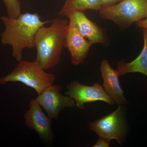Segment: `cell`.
I'll return each instance as SVG.
<instances>
[{
	"label": "cell",
	"mask_w": 147,
	"mask_h": 147,
	"mask_svg": "<svg viewBox=\"0 0 147 147\" xmlns=\"http://www.w3.org/2000/svg\"><path fill=\"white\" fill-rule=\"evenodd\" d=\"M122 1L123 0H100V2L102 7H103L113 5Z\"/></svg>",
	"instance_id": "cell-16"
},
{
	"label": "cell",
	"mask_w": 147,
	"mask_h": 147,
	"mask_svg": "<svg viewBox=\"0 0 147 147\" xmlns=\"http://www.w3.org/2000/svg\"><path fill=\"white\" fill-rule=\"evenodd\" d=\"M89 127L99 137L110 140L115 139L119 144L122 145L127 128L124 110L121 105H119L118 108L113 113L90 123Z\"/></svg>",
	"instance_id": "cell-5"
},
{
	"label": "cell",
	"mask_w": 147,
	"mask_h": 147,
	"mask_svg": "<svg viewBox=\"0 0 147 147\" xmlns=\"http://www.w3.org/2000/svg\"><path fill=\"white\" fill-rule=\"evenodd\" d=\"M61 85H52L38 95L36 100L52 119H57L63 108H73L76 105L73 98L61 93Z\"/></svg>",
	"instance_id": "cell-7"
},
{
	"label": "cell",
	"mask_w": 147,
	"mask_h": 147,
	"mask_svg": "<svg viewBox=\"0 0 147 147\" xmlns=\"http://www.w3.org/2000/svg\"><path fill=\"white\" fill-rule=\"evenodd\" d=\"M102 7L100 0H65L59 15L69 10L85 11L87 9L100 11Z\"/></svg>",
	"instance_id": "cell-13"
},
{
	"label": "cell",
	"mask_w": 147,
	"mask_h": 147,
	"mask_svg": "<svg viewBox=\"0 0 147 147\" xmlns=\"http://www.w3.org/2000/svg\"><path fill=\"white\" fill-rule=\"evenodd\" d=\"M65 94L73 98L80 109H84L85 103L95 101H104L111 105L116 103L105 91L103 86L98 83H94L91 86L74 81L69 84Z\"/></svg>",
	"instance_id": "cell-6"
},
{
	"label": "cell",
	"mask_w": 147,
	"mask_h": 147,
	"mask_svg": "<svg viewBox=\"0 0 147 147\" xmlns=\"http://www.w3.org/2000/svg\"><path fill=\"white\" fill-rule=\"evenodd\" d=\"M15 69L7 76L0 77V85L7 82H19L31 88L39 94L56 80L54 74L48 73L35 60L18 62Z\"/></svg>",
	"instance_id": "cell-3"
},
{
	"label": "cell",
	"mask_w": 147,
	"mask_h": 147,
	"mask_svg": "<svg viewBox=\"0 0 147 147\" xmlns=\"http://www.w3.org/2000/svg\"><path fill=\"white\" fill-rule=\"evenodd\" d=\"M1 19L5 29L1 33V41L12 49V56L17 61L23 60L26 48L34 47L35 35L38 29L53 20L42 21L38 13H21L17 18L2 16Z\"/></svg>",
	"instance_id": "cell-1"
},
{
	"label": "cell",
	"mask_w": 147,
	"mask_h": 147,
	"mask_svg": "<svg viewBox=\"0 0 147 147\" xmlns=\"http://www.w3.org/2000/svg\"><path fill=\"white\" fill-rule=\"evenodd\" d=\"M24 118L26 125L36 132L42 142L50 143L53 141V119L43 113L42 107L36 99L31 100L29 110L24 114Z\"/></svg>",
	"instance_id": "cell-8"
},
{
	"label": "cell",
	"mask_w": 147,
	"mask_h": 147,
	"mask_svg": "<svg viewBox=\"0 0 147 147\" xmlns=\"http://www.w3.org/2000/svg\"><path fill=\"white\" fill-rule=\"evenodd\" d=\"M92 44L80 34L75 24L69 21L66 30L64 47L69 51L72 64L77 65L83 63Z\"/></svg>",
	"instance_id": "cell-9"
},
{
	"label": "cell",
	"mask_w": 147,
	"mask_h": 147,
	"mask_svg": "<svg viewBox=\"0 0 147 147\" xmlns=\"http://www.w3.org/2000/svg\"><path fill=\"white\" fill-rule=\"evenodd\" d=\"M101 18L127 28L147 17V0H123L113 5L103 7L99 11Z\"/></svg>",
	"instance_id": "cell-4"
},
{
	"label": "cell",
	"mask_w": 147,
	"mask_h": 147,
	"mask_svg": "<svg viewBox=\"0 0 147 147\" xmlns=\"http://www.w3.org/2000/svg\"><path fill=\"white\" fill-rule=\"evenodd\" d=\"M6 8L7 16L17 18L21 14V3L19 0H2Z\"/></svg>",
	"instance_id": "cell-14"
},
{
	"label": "cell",
	"mask_w": 147,
	"mask_h": 147,
	"mask_svg": "<svg viewBox=\"0 0 147 147\" xmlns=\"http://www.w3.org/2000/svg\"><path fill=\"white\" fill-rule=\"evenodd\" d=\"M137 26L139 28L147 29V17L137 23Z\"/></svg>",
	"instance_id": "cell-17"
},
{
	"label": "cell",
	"mask_w": 147,
	"mask_h": 147,
	"mask_svg": "<svg viewBox=\"0 0 147 147\" xmlns=\"http://www.w3.org/2000/svg\"><path fill=\"white\" fill-rule=\"evenodd\" d=\"M19 1H20V0H19Z\"/></svg>",
	"instance_id": "cell-18"
},
{
	"label": "cell",
	"mask_w": 147,
	"mask_h": 147,
	"mask_svg": "<svg viewBox=\"0 0 147 147\" xmlns=\"http://www.w3.org/2000/svg\"><path fill=\"white\" fill-rule=\"evenodd\" d=\"M144 45L142 52L136 59L130 63L121 61L117 70L119 76L127 74L139 72L147 76V29H143Z\"/></svg>",
	"instance_id": "cell-12"
},
{
	"label": "cell",
	"mask_w": 147,
	"mask_h": 147,
	"mask_svg": "<svg viewBox=\"0 0 147 147\" xmlns=\"http://www.w3.org/2000/svg\"><path fill=\"white\" fill-rule=\"evenodd\" d=\"M111 140L99 137L93 147H109Z\"/></svg>",
	"instance_id": "cell-15"
},
{
	"label": "cell",
	"mask_w": 147,
	"mask_h": 147,
	"mask_svg": "<svg viewBox=\"0 0 147 147\" xmlns=\"http://www.w3.org/2000/svg\"><path fill=\"white\" fill-rule=\"evenodd\" d=\"M68 24L67 20L56 18L52 21L50 26H42L36 33L35 60L45 70L56 66L59 62Z\"/></svg>",
	"instance_id": "cell-2"
},
{
	"label": "cell",
	"mask_w": 147,
	"mask_h": 147,
	"mask_svg": "<svg viewBox=\"0 0 147 147\" xmlns=\"http://www.w3.org/2000/svg\"><path fill=\"white\" fill-rule=\"evenodd\" d=\"M100 69L103 79V87L106 92L119 105L127 104L128 102L124 96L117 70L110 66L109 61L106 59L101 61Z\"/></svg>",
	"instance_id": "cell-11"
},
{
	"label": "cell",
	"mask_w": 147,
	"mask_h": 147,
	"mask_svg": "<svg viewBox=\"0 0 147 147\" xmlns=\"http://www.w3.org/2000/svg\"><path fill=\"white\" fill-rule=\"evenodd\" d=\"M76 25L80 34L92 44L105 43L106 40L104 31L86 16L85 11L69 10L63 13Z\"/></svg>",
	"instance_id": "cell-10"
}]
</instances>
